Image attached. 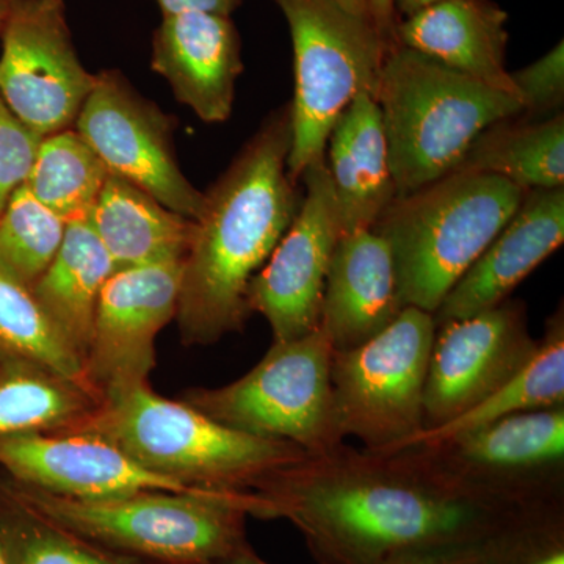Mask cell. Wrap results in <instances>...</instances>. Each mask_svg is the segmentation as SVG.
Instances as JSON below:
<instances>
[{"label":"cell","mask_w":564,"mask_h":564,"mask_svg":"<svg viewBox=\"0 0 564 564\" xmlns=\"http://www.w3.org/2000/svg\"><path fill=\"white\" fill-rule=\"evenodd\" d=\"M245 513L285 519L317 564H383L414 545L473 540L562 502H529L467 481L426 447L340 444L304 456L250 492Z\"/></svg>","instance_id":"6da1fadb"},{"label":"cell","mask_w":564,"mask_h":564,"mask_svg":"<svg viewBox=\"0 0 564 564\" xmlns=\"http://www.w3.org/2000/svg\"><path fill=\"white\" fill-rule=\"evenodd\" d=\"M291 104L267 118L206 193L184 259L176 321L182 343L210 345L250 317L248 288L292 225L302 198L288 174Z\"/></svg>","instance_id":"7a4b0ae2"},{"label":"cell","mask_w":564,"mask_h":564,"mask_svg":"<svg viewBox=\"0 0 564 564\" xmlns=\"http://www.w3.org/2000/svg\"><path fill=\"white\" fill-rule=\"evenodd\" d=\"M55 433H88L117 445L143 469L196 492H250L307 455L300 445L215 422L150 384L107 397Z\"/></svg>","instance_id":"3957f363"},{"label":"cell","mask_w":564,"mask_h":564,"mask_svg":"<svg viewBox=\"0 0 564 564\" xmlns=\"http://www.w3.org/2000/svg\"><path fill=\"white\" fill-rule=\"evenodd\" d=\"M375 101L397 196L454 173L478 133L522 115L513 96L400 44L386 54Z\"/></svg>","instance_id":"277c9868"},{"label":"cell","mask_w":564,"mask_h":564,"mask_svg":"<svg viewBox=\"0 0 564 564\" xmlns=\"http://www.w3.org/2000/svg\"><path fill=\"white\" fill-rule=\"evenodd\" d=\"M527 192L494 174L454 172L397 196L372 231L391 248L404 306L436 313Z\"/></svg>","instance_id":"5b68a950"},{"label":"cell","mask_w":564,"mask_h":564,"mask_svg":"<svg viewBox=\"0 0 564 564\" xmlns=\"http://www.w3.org/2000/svg\"><path fill=\"white\" fill-rule=\"evenodd\" d=\"M14 496L55 524L150 564H198L247 540L236 492L141 491L102 500L54 496L11 480Z\"/></svg>","instance_id":"8992f818"},{"label":"cell","mask_w":564,"mask_h":564,"mask_svg":"<svg viewBox=\"0 0 564 564\" xmlns=\"http://www.w3.org/2000/svg\"><path fill=\"white\" fill-rule=\"evenodd\" d=\"M291 31L295 95L288 174L302 180L325 154L334 124L359 93L375 98L388 50L372 22L333 0H273Z\"/></svg>","instance_id":"52a82bcc"},{"label":"cell","mask_w":564,"mask_h":564,"mask_svg":"<svg viewBox=\"0 0 564 564\" xmlns=\"http://www.w3.org/2000/svg\"><path fill=\"white\" fill-rule=\"evenodd\" d=\"M333 347L321 326L306 336L274 340L240 380L215 389H191L182 402L256 436L300 445L310 455L345 443L334 406Z\"/></svg>","instance_id":"ba28073f"},{"label":"cell","mask_w":564,"mask_h":564,"mask_svg":"<svg viewBox=\"0 0 564 564\" xmlns=\"http://www.w3.org/2000/svg\"><path fill=\"white\" fill-rule=\"evenodd\" d=\"M436 336L433 314L406 306L391 326L332 356V389L344 437L392 452L425 429L426 373Z\"/></svg>","instance_id":"9c48e42d"},{"label":"cell","mask_w":564,"mask_h":564,"mask_svg":"<svg viewBox=\"0 0 564 564\" xmlns=\"http://www.w3.org/2000/svg\"><path fill=\"white\" fill-rule=\"evenodd\" d=\"M0 96L40 137L76 122L96 84L82 65L63 0H14L2 32Z\"/></svg>","instance_id":"30bf717a"},{"label":"cell","mask_w":564,"mask_h":564,"mask_svg":"<svg viewBox=\"0 0 564 564\" xmlns=\"http://www.w3.org/2000/svg\"><path fill=\"white\" fill-rule=\"evenodd\" d=\"M74 124L110 174L131 182L182 217L202 218L206 195L193 187L177 165L170 118L141 98L120 73L96 74L95 87Z\"/></svg>","instance_id":"8fae6325"},{"label":"cell","mask_w":564,"mask_h":564,"mask_svg":"<svg viewBox=\"0 0 564 564\" xmlns=\"http://www.w3.org/2000/svg\"><path fill=\"white\" fill-rule=\"evenodd\" d=\"M302 181L306 193L292 225L248 288V306L269 322L274 340L299 339L321 325L326 274L343 236L325 154Z\"/></svg>","instance_id":"7c38bea8"},{"label":"cell","mask_w":564,"mask_h":564,"mask_svg":"<svg viewBox=\"0 0 564 564\" xmlns=\"http://www.w3.org/2000/svg\"><path fill=\"white\" fill-rule=\"evenodd\" d=\"M184 261L120 270L104 284L96 306L84 378L99 402L150 384L155 339L176 317Z\"/></svg>","instance_id":"4fadbf2b"},{"label":"cell","mask_w":564,"mask_h":564,"mask_svg":"<svg viewBox=\"0 0 564 564\" xmlns=\"http://www.w3.org/2000/svg\"><path fill=\"white\" fill-rule=\"evenodd\" d=\"M536 348L525 304L513 300L436 326L423 393L425 429L473 410L514 377Z\"/></svg>","instance_id":"5bb4252c"},{"label":"cell","mask_w":564,"mask_h":564,"mask_svg":"<svg viewBox=\"0 0 564 564\" xmlns=\"http://www.w3.org/2000/svg\"><path fill=\"white\" fill-rule=\"evenodd\" d=\"M452 473L529 502L563 500L564 406L510 415L436 445Z\"/></svg>","instance_id":"9a60e30c"},{"label":"cell","mask_w":564,"mask_h":564,"mask_svg":"<svg viewBox=\"0 0 564 564\" xmlns=\"http://www.w3.org/2000/svg\"><path fill=\"white\" fill-rule=\"evenodd\" d=\"M0 469L11 480L77 500L141 491L196 492L143 469L117 445L88 433H18L0 437Z\"/></svg>","instance_id":"2e32d148"},{"label":"cell","mask_w":564,"mask_h":564,"mask_svg":"<svg viewBox=\"0 0 564 564\" xmlns=\"http://www.w3.org/2000/svg\"><path fill=\"white\" fill-rule=\"evenodd\" d=\"M564 242V187L527 192L513 217L497 234L433 314L436 326L463 321L507 302Z\"/></svg>","instance_id":"e0dca14e"},{"label":"cell","mask_w":564,"mask_h":564,"mask_svg":"<svg viewBox=\"0 0 564 564\" xmlns=\"http://www.w3.org/2000/svg\"><path fill=\"white\" fill-rule=\"evenodd\" d=\"M152 69L203 121L232 113L236 82L243 73L242 41L231 17L188 11L166 14L152 39Z\"/></svg>","instance_id":"ac0fdd59"},{"label":"cell","mask_w":564,"mask_h":564,"mask_svg":"<svg viewBox=\"0 0 564 564\" xmlns=\"http://www.w3.org/2000/svg\"><path fill=\"white\" fill-rule=\"evenodd\" d=\"M391 248L372 229L344 232L323 292L321 328L334 351L373 339L404 310Z\"/></svg>","instance_id":"d6986e66"},{"label":"cell","mask_w":564,"mask_h":564,"mask_svg":"<svg viewBox=\"0 0 564 564\" xmlns=\"http://www.w3.org/2000/svg\"><path fill=\"white\" fill-rule=\"evenodd\" d=\"M507 22L492 0H443L400 20L397 43L519 101L505 66Z\"/></svg>","instance_id":"ffe728a7"},{"label":"cell","mask_w":564,"mask_h":564,"mask_svg":"<svg viewBox=\"0 0 564 564\" xmlns=\"http://www.w3.org/2000/svg\"><path fill=\"white\" fill-rule=\"evenodd\" d=\"M344 232L372 229L397 198L380 109L369 93H359L334 124L326 143Z\"/></svg>","instance_id":"44dd1931"},{"label":"cell","mask_w":564,"mask_h":564,"mask_svg":"<svg viewBox=\"0 0 564 564\" xmlns=\"http://www.w3.org/2000/svg\"><path fill=\"white\" fill-rule=\"evenodd\" d=\"M117 272L152 263L184 261L195 221L166 209L131 182L109 174L87 215Z\"/></svg>","instance_id":"7402d4cb"},{"label":"cell","mask_w":564,"mask_h":564,"mask_svg":"<svg viewBox=\"0 0 564 564\" xmlns=\"http://www.w3.org/2000/svg\"><path fill=\"white\" fill-rule=\"evenodd\" d=\"M115 272V263L88 217H80L66 223L61 250L33 284L40 306L82 364L90 347L99 295Z\"/></svg>","instance_id":"603a6c76"},{"label":"cell","mask_w":564,"mask_h":564,"mask_svg":"<svg viewBox=\"0 0 564 564\" xmlns=\"http://www.w3.org/2000/svg\"><path fill=\"white\" fill-rule=\"evenodd\" d=\"M455 172L494 174L525 191L564 187V115L494 122L473 141Z\"/></svg>","instance_id":"cb8c5ba5"},{"label":"cell","mask_w":564,"mask_h":564,"mask_svg":"<svg viewBox=\"0 0 564 564\" xmlns=\"http://www.w3.org/2000/svg\"><path fill=\"white\" fill-rule=\"evenodd\" d=\"M564 406V315L556 311L529 362L473 410L434 429H423L400 448L436 445L475 429L527 411ZM397 448V451H400ZM393 452V451H392Z\"/></svg>","instance_id":"d4e9b609"},{"label":"cell","mask_w":564,"mask_h":564,"mask_svg":"<svg viewBox=\"0 0 564 564\" xmlns=\"http://www.w3.org/2000/svg\"><path fill=\"white\" fill-rule=\"evenodd\" d=\"M98 404L79 381L31 362H0V437L61 432Z\"/></svg>","instance_id":"484cf974"},{"label":"cell","mask_w":564,"mask_h":564,"mask_svg":"<svg viewBox=\"0 0 564 564\" xmlns=\"http://www.w3.org/2000/svg\"><path fill=\"white\" fill-rule=\"evenodd\" d=\"M109 170L76 131L41 140L24 185L41 204L66 223L87 217L101 195Z\"/></svg>","instance_id":"4316f807"},{"label":"cell","mask_w":564,"mask_h":564,"mask_svg":"<svg viewBox=\"0 0 564 564\" xmlns=\"http://www.w3.org/2000/svg\"><path fill=\"white\" fill-rule=\"evenodd\" d=\"M0 545L7 564H150L111 552L55 524L0 478Z\"/></svg>","instance_id":"83f0119b"},{"label":"cell","mask_w":564,"mask_h":564,"mask_svg":"<svg viewBox=\"0 0 564 564\" xmlns=\"http://www.w3.org/2000/svg\"><path fill=\"white\" fill-rule=\"evenodd\" d=\"M3 361L35 364L87 386L84 364L52 325L32 289L0 269V362Z\"/></svg>","instance_id":"f1b7e54d"},{"label":"cell","mask_w":564,"mask_h":564,"mask_svg":"<svg viewBox=\"0 0 564 564\" xmlns=\"http://www.w3.org/2000/svg\"><path fill=\"white\" fill-rule=\"evenodd\" d=\"M65 231L66 221L21 185L0 212V269L32 289L61 250Z\"/></svg>","instance_id":"f546056e"},{"label":"cell","mask_w":564,"mask_h":564,"mask_svg":"<svg viewBox=\"0 0 564 564\" xmlns=\"http://www.w3.org/2000/svg\"><path fill=\"white\" fill-rule=\"evenodd\" d=\"M485 564H564V505L534 511L494 534Z\"/></svg>","instance_id":"4dcf8cb0"},{"label":"cell","mask_w":564,"mask_h":564,"mask_svg":"<svg viewBox=\"0 0 564 564\" xmlns=\"http://www.w3.org/2000/svg\"><path fill=\"white\" fill-rule=\"evenodd\" d=\"M522 115L544 120L562 113L564 104V46L560 41L547 54L525 68L510 73Z\"/></svg>","instance_id":"1f68e13d"},{"label":"cell","mask_w":564,"mask_h":564,"mask_svg":"<svg viewBox=\"0 0 564 564\" xmlns=\"http://www.w3.org/2000/svg\"><path fill=\"white\" fill-rule=\"evenodd\" d=\"M43 140L10 110L0 96V212L24 185Z\"/></svg>","instance_id":"d6a6232c"},{"label":"cell","mask_w":564,"mask_h":564,"mask_svg":"<svg viewBox=\"0 0 564 564\" xmlns=\"http://www.w3.org/2000/svg\"><path fill=\"white\" fill-rule=\"evenodd\" d=\"M494 534L414 545L389 556L383 564H485Z\"/></svg>","instance_id":"836d02e7"},{"label":"cell","mask_w":564,"mask_h":564,"mask_svg":"<svg viewBox=\"0 0 564 564\" xmlns=\"http://www.w3.org/2000/svg\"><path fill=\"white\" fill-rule=\"evenodd\" d=\"M369 17L386 50L389 52L399 46L397 28H399L400 18L393 7V0H369Z\"/></svg>","instance_id":"e575fe53"},{"label":"cell","mask_w":564,"mask_h":564,"mask_svg":"<svg viewBox=\"0 0 564 564\" xmlns=\"http://www.w3.org/2000/svg\"><path fill=\"white\" fill-rule=\"evenodd\" d=\"M158 3L163 17L188 13V11H203V13L231 17L234 11L242 6L243 0H158Z\"/></svg>","instance_id":"d590c367"},{"label":"cell","mask_w":564,"mask_h":564,"mask_svg":"<svg viewBox=\"0 0 564 564\" xmlns=\"http://www.w3.org/2000/svg\"><path fill=\"white\" fill-rule=\"evenodd\" d=\"M198 564H269L263 562L261 556L256 554L254 549L251 547L250 543L239 545L228 554L215 556V558L207 560V562Z\"/></svg>","instance_id":"8d00e7d4"},{"label":"cell","mask_w":564,"mask_h":564,"mask_svg":"<svg viewBox=\"0 0 564 564\" xmlns=\"http://www.w3.org/2000/svg\"><path fill=\"white\" fill-rule=\"evenodd\" d=\"M437 2H443V0H393V7H395L399 18H408Z\"/></svg>","instance_id":"74e56055"},{"label":"cell","mask_w":564,"mask_h":564,"mask_svg":"<svg viewBox=\"0 0 564 564\" xmlns=\"http://www.w3.org/2000/svg\"><path fill=\"white\" fill-rule=\"evenodd\" d=\"M340 9L355 14V17L362 18V20L370 21L369 17V0H333Z\"/></svg>","instance_id":"f35d334b"},{"label":"cell","mask_w":564,"mask_h":564,"mask_svg":"<svg viewBox=\"0 0 564 564\" xmlns=\"http://www.w3.org/2000/svg\"><path fill=\"white\" fill-rule=\"evenodd\" d=\"M13 3L14 0H0V32H2L3 25H6L7 18H9Z\"/></svg>","instance_id":"ab89813d"},{"label":"cell","mask_w":564,"mask_h":564,"mask_svg":"<svg viewBox=\"0 0 564 564\" xmlns=\"http://www.w3.org/2000/svg\"><path fill=\"white\" fill-rule=\"evenodd\" d=\"M0 564H7L6 555H3L2 545H0Z\"/></svg>","instance_id":"60d3db41"}]
</instances>
